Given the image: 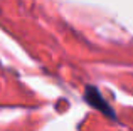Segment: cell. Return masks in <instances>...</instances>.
I'll return each instance as SVG.
<instances>
[{
	"mask_svg": "<svg viewBox=\"0 0 133 131\" xmlns=\"http://www.w3.org/2000/svg\"><path fill=\"white\" fill-rule=\"evenodd\" d=\"M84 99L88 101V104H91L93 108H96L98 111H101L103 114L110 116V118H115L113 109H111L110 106L104 103L103 96L99 94V91H98L96 88H93V86H88V88H86V91H84Z\"/></svg>",
	"mask_w": 133,
	"mask_h": 131,
	"instance_id": "1",
	"label": "cell"
}]
</instances>
